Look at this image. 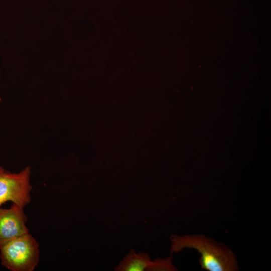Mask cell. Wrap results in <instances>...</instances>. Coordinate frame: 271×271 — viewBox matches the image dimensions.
Listing matches in <instances>:
<instances>
[{
  "label": "cell",
  "instance_id": "cell-1",
  "mask_svg": "<svg viewBox=\"0 0 271 271\" xmlns=\"http://www.w3.org/2000/svg\"><path fill=\"white\" fill-rule=\"evenodd\" d=\"M171 250L178 253L185 248L196 250L200 255V265L208 271H235L238 264L229 248L203 235H172Z\"/></svg>",
  "mask_w": 271,
  "mask_h": 271
},
{
  "label": "cell",
  "instance_id": "cell-2",
  "mask_svg": "<svg viewBox=\"0 0 271 271\" xmlns=\"http://www.w3.org/2000/svg\"><path fill=\"white\" fill-rule=\"evenodd\" d=\"M39 245L30 233L0 244L1 264L11 271H33L39 262Z\"/></svg>",
  "mask_w": 271,
  "mask_h": 271
},
{
  "label": "cell",
  "instance_id": "cell-3",
  "mask_svg": "<svg viewBox=\"0 0 271 271\" xmlns=\"http://www.w3.org/2000/svg\"><path fill=\"white\" fill-rule=\"evenodd\" d=\"M30 174L29 167L19 173H12L0 166V206L11 201L24 208L30 202Z\"/></svg>",
  "mask_w": 271,
  "mask_h": 271
},
{
  "label": "cell",
  "instance_id": "cell-4",
  "mask_svg": "<svg viewBox=\"0 0 271 271\" xmlns=\"http://www.w3.org/2000/svg\"><path fill=\"white\" fill-rule=\"evenodd\" d=\"M23 207L13 203L9 208H0V244L29 233Z\"/></svg>",
  "mask_w": 271,
  "mask_h": 271
},
{
  "label": "cell",
  "instance_id": "cell-5",
  "mask_svg": "<svg viewBox=\"0 0 271 271\" xmlns=\"http://www.w3.org/2000/svg\"><path fill=\"white\" fill-rule=\"evenodd\" d=\"M152 260L146 252L136 253L131 249L115 268L116 271H145L147 270Z\"/></svg>",
  "mask_w": 271,
  "mask_h": 271
},
{
  "label": "cell",
  "instance_id": "cell-6",
  "mask_svg": "<svg viewBox=\"0 0 271 271\" xmlns=\"http://www.w3.org/2000/svg\"><path fill=\"white\" fill-rule=\"evenodd\" d=\"M177 268L172 262V257L159 258L152 261L148 271H174Z\"/></svg>",
  "mask_w": 271,
  "mask_h": 271
}]
</instances>
